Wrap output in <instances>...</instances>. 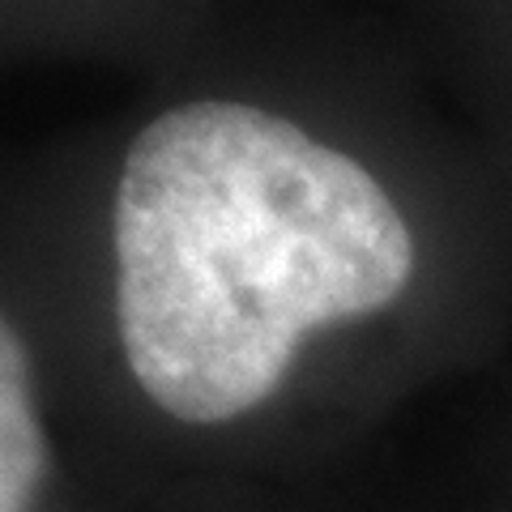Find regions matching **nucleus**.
<instances>
[{
  "mask_svg": "<svg viewBox=\"0 0 512 512\" xmlns=\"http://www.w3.org/2000/svg\"><path fill=\"white\" fill-rule=\"evenodd\" d=\"M47 478V436L39 419L26 342L0 312V512H30Z\"/></svg>",
  "mask_w": 512,
  "mask_h": 512,
  "instance_id": "f03ea898",
  "label": "nucleus"
},
{
  "mask_svg": "<svg viewBox=\"0 0 512 512\" xmlns=\"http://www.w3.org/2000/svg\"><path fill=\"white\" fill-rule=\"evenodd\" d=\"M111 256L128 372L192 427L269 402L316 329L384 312L419 261L359 158L244 99L171 103L128 137Z\"/></svg>",
  "mask_w": 512,
  "mask_h": 512,
  "instance_id": "f257e3e1",
  "label": "nucleus"
}]
</instances>
